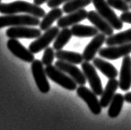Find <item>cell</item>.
I'll return each mask as SVG.
<instances>
[{
	"mask_svg": "<svg viewBox=\"0 0 131 130\" xmlns=\"http://www.w3.org/2000/svg\"><path fill=\"white\" fill-rule=\"evenodd\" d=\"M25 14L37 18H43L46 14L44 9L34 4L25 1H14L10 4H0V14L4 15Z\"/></svg>",
	"mask_w": 131,
	"mask_h": 130,
	"instance_id": "cell-1",
	"label": "cell"
},
{
	"mask_svg": "<svg viewBox=\"0 0 131 130\" xmlns=\"http://www.w3.org/2000/svg\"><path fill=\"white\" fill-rule=\"evenodd\" d=\"M40 20L39 18L34 16L24 14L16 15L8 14L0 16V28L4 27H18V26H28L37 27L39 25Z\"/></svg>",
	"mask_w": 131,
	"mask_h": 130,
	"instance_id": "cell-2",
	"label": "cell"
},
{
	"mask_svg": "<svg viewBox=\"0 0 131 130\" xmlns=\"http://www.w3.org/2000/svg\"><path fill=\"white\" fill-rule=\"evenodd\" d=\"M92 3L96 8L98 14L102 16L114 29H122L124 27L123 22L108 4L106 0H92Z\"/></svg>",
	"mask_w": 131,
	"mask_h": 130,
	"instance_id": "cell-3",
	"label": "cell"
},
{
	"mask_svg": "<svg viewBox=\"0 0 131 130\" xmlns=\"http://www.w3.org/2000/svg\"><path fill=\"white\" fill-rule=\"evenodd\" d=\"M45 72L47 74V77L49 78L51 80L59 86L63 87L67 90L73 91L77 89V84L73 79L66 75L65 73H63L58 68H56L53 65H49L46 66Z\"/></svg>",
	"mask_w": 131,
	"mask_h": 130,
	"instance_id": "cell-4",
	"label": "cell"
},
{
	"mask_svg": "<svg viewBox=\"0 0 131 130\" xmlns=\"http://www.w3.org/2000/svg\"><path fill=\"white\" fill-rule=\"evenodd\" d=\"M59 33V28L58 26L56 27H51L49 29L46 30L44 33L36 39V40L33 41L28 46V50L32 53H38L42 51L43 49H45L46 48L49 47V45L56 39L57 35Z\"/></svg>",
	"mask_w": 131,
	"mask_h": 130,
	"instance_id": "cell-5",
	"label": "cell"
},
{
	"mask_svg": "<svg viewBox=\"0 0 131 130\" xmlns=\"http://www.w3.org/2000/svg\"><path fill=\"white\" fill-rule=\"evenodd\" d=\"M31 70L33 74L35 84H36L39 90L42 93H47L50 90L49 81L47 79V74L43 64L40 60H34L32 62Z\"/></svg>",
	"mask_w": 131,
	"mask_h": 130,
	"instance_id": "cell-6",
	"label": "cell"
},
{
	"mask_svg": "<svg viewBox=\"0 0 131 130\" xmlns=\"http://www.w3.org/2000/svg\"><path fill=\"white\" fill-rule=\"evenodd\" d=\"M81 67L86 79L88 80L89 85H90L92 91L98 96L102 95L104 91L103 86H102L101 79L97 74L95 67L89 62L86 61L81 63Z\"/></svg>",
	"mask_w": 131,
	"mask_h": 130,
	"instance_id": "cell-7",
	"label": "cell"
},
{
	"mask_svg": "<svg viewBox=\"0 0 131 130\" xmlns=\"http://www.w3.org/2000/svg\"><path fill=\"white\" fill-rule=\"evenodd\" d=\"M78 96L82 99L87 103L89 109L94 115L100 114L102 111V107L100 102L97 99V95L94 92L89 90L88 88L84 86H79L76 89Z\"/></svg>",
	"mask_w": 131,
	"mask_h": 130,
	"instance_id": "cell-8",
	"label": "cell"
},
{
	"mask_svg": "<svg viewBox=\"0 0 131 130\" xmlns=\"http://www.w3.org/2000/svg\"><path fill=\"white\" fill-rule=\"evenodd\" d=\"M131 53V43L115 46H108L100 49L99 54L101 58L108 60H116Z\"/></svg>",
	"mask_w": 131,
	"mask_h": 130,
	"instance_id": "cell-9",
	"label": "cell"
},
{
	"mask_svg": "<svg viewBox=\"0 0 131 130\" xmlns=\"http://www.w3.org/2000/svg\"><path fill=\"white\" fill-rule=\"evenodd\" d=\"M6 35L9 39H38L41 35V30L28 26L11 27L6 31Z\"/></svg>",
	"mask_w": 131,
	"mask_h": 130,
	"instance_id": "cell-10",
	"label": "cell"
},
{
	"mask_svg": "<svg viewBox=\"0 0 131 130\" xmlns=\"http://www.w3.org/2000/svg\"><path fill=\"white\" fill-rule=\"evenodd\" d=\"M54 66L63 73L69 74V77H71L79 86L85 85L87 79H86L83 71H81L78 67H76L75 64H72V63L61 61V60H58V61H56Z\"/></svg>",
	"mask_w": 131,
	"mask_h": 130,
	"instance_id": "cell-11",
	"label": "cell"
},
{
	"mask_svg": "<svg viewBox=\"0 0 131 130\" xmlns=\"http://www.w3.org/2000/svg\"><path fill=\"white\" fill-rule=\"evenodd\" d=\"M7 47L13 54L23 61L32 63L34 60V53H32L29 50L24 48L18 39H9L7 42Z\"/></svg>",
	"mask_w": 131,
	"mask_h": 130,
	"instance_id": "cell-12",
	"label": "cell"
},
{
	"mask_svg": "<svg viewBox=\"0 0 131 130\" xmlns=\"http://www.w3.org/2000/svg\"><path fill=\"white\" fill-rule=\"evenodd\" d=\"M106 41V37L104 33H98L96 36L93 38L83 52V58L86 62H90L94 60L96 53L100 51L102 45Z\"/></svg>",
	"mask_w": 131,
	"mask_h": 130,
	"instance_id": "cell-13",
	"label": "cell"
},
{
	"mask_svg": "<svg viewBox=\"0 0 131 130\" xmlns=\"http://www.w3.org/2000/svg\"><path fill=\"white\" fill-rule=\"evenodd\" d=\"M87 19L105 36H111L114 33V28L111 27V25L96 11L91 10L88 12Z\"/></svg>",
	"mask_w": 131,
	"mask_h": 130,
	"instance_id": "cell-14",
	"label": "cell"
},
{
	"mask_svg": "<svg viewBox=\"0 0 131 130\" xmlns=\"http://www.w3.org/2000/svg\"><path fill=\"white\" fill-rule=\"evenodd\" d=\"M119 87L121 90L128 91L131 87V57H124L120 68Z\"/></svg>",
	"mask_w": 131,
	"mask_h": 130,
	"instance_id": "cell-15",
	"label": "cell"
},
{
	"mask_svg": "<svg viewBox=\"0 0 131 130\" xmlns=\"http://www.w3.org/2000/svg\"><path fill=\"white\" fill-rule=\"evenodd\" d=\"M87 15L88 12L84 8L71 13V14L64 16V17H61L59 20H57V26L61 28L73 26L87 18Z\"/></svg>",
	"mask_w": 131,
	"mask_h": 130,
	"instance_id": "cell-16",
	"label": "cell"
},
{
	"mask_svg": "<svg viewBox=\"0 0 131 130\" xmlns=\"http://www.w3.org/2000/svg\"><path fill=\"white\" fill-rule=\"evenodd\" d=\"M118 88H119V81L117 79L112 78L108 81L100 100L102 108H106L110 105L112 99L115 95V92Z\"/></svg>",
	"mask_w": 131,
	"mask_h": 130,
	"instance_id": "cell-17",
	"label": "cell"
},
{
	"mask_svg": "<svg viewBox=\"0 0 131 130\" xmlns=\"http://www.w3.org/2000/svg\"><path fill=\"white\" fill-rule=\"evenodd\" d=\"M93 65L95 68H97L108 78H115L118 76V71L116 68L110 63L103 60L102 58H94L93 60Z\"/></svg>",
	"mask_w": 131,
	"mask_h": 130,
	"instance_id": "cell-18",
	"label": "cell"
},
{
	"mask_svg": "<svg viewBox=\"0 0 131 130\" xmlns=\"http://www.w3.org/2000/svg\"><path fill=\"white\" fill-rule=\"evenodd\" d=\"M63 9L59 8H53L47 13L40 21L39 28L41 31H46L52 27L53 23L56 20H59L60 18L63 17Z\"/></svg>",
	"mask_w": 131,
	"mask_h": 130,
	"instance_id": "cell-19",
	"label": "cell"
},
{
	"mask_svg": "<svg viewBox=\"0 0 131 130\" xmlns=\"http://www.w3.org/2000/svg\"><path fill=\"white\" fill-rule=\"evenodd\" d=\"M55 58L58 60L72 63V64H80L84 61L83 55L76 52H70L67 50H58L55 53Z\"/></svg>",
	"mask_w": 131,
	"mask_h": 130,
	"instance_id": "cell-20",
	"label": "cell"
},
{
	"mask_svg": "<svg viewBox=\"0 0 131 130\" xmlns=\"http://www.w3.org/2000/svg\"><path fill=\"white\" fill-rule=\"evenodd\" d=\"M129 43H131V28L120 32L119 33L108 36V38L106 39V41H105V43H106L107 46L121 45V44Z\"/></svg>",
	"mask_w": 131,
	"mask_h": 130,
	"instance_id": "cell-21",
	"label": "cell"
},
{
	"mask_svg": "<svg viewBox=\"0 0 131 130\" xmlns=\"http://www.w3.org/2000/svg\"><path fill=\"white\" fill-rule=\"evenodd\" d=\"M71 33L73 36L78 38H91L96 36L99 33V30L95 27L75 24L71 28Z\"/></svg>",
	"mask_w": 131,
	"mask_h": 130,
	"instance_id": "cell-22",
	"label": "cell"
},
{
	"mask_svg": "<svg viewBox=\"0 0 131 130\" xmlns=\"http://www.w3.org/2000/svg\"><path fill=\"white\" fill-rule=\"evenodd\" d=\"M124 102V97L121 93H115L110 103L108 115L110 118L115 119L119 115Z\"/></svg>",
	"mask_w": 131,
	"mask_h": 130,
	"instance_id": "cell-23",
	"label": "cell"
},
{
	"mask_svg": "<svg viewBox=\"0 0 131 130\" xmlns=\"http://www.w3.org/2000/svg\"><path fill=\"white\" fill-rule=\"evenodd\" d=\"M73 34L71 33V29H69V28H63L61 31H59L56 39H54L53 45V49L57 50V51L58 50H62L63 48L69 42Z\"/></svg>",
	"mask_w": 131,
	"mask_h": 130,
	"instance_id": "cell-24",
	"label": "cell"
},
{
	"mask_svg": "<svg viewBox=\"0 0 131 130\" xmlns=\"http://www.w3.org/2000/svg\"><path fill=\"white\" fill-rule=\"evenodd\" d=\"M92 3V0H70L64 4L63 12L64 14H71L80 9L84 8Z\"/></svg>",
	"mask_w": 131,
	"mask_h": 130,
	"instance_id": "cell-25",
	"label": "cell"
},
{
	"mask_svg": "<svg viewBox=\"0 0 131 130\" xmlns=\"http://www.w3.org/2000/svg\"><path fill=\"white\" fill-rule=\"evenodd\" d=\"M108 4L111 8L118 9L121 12H127L129 10V5L124 0H106Z\"/></svg>",
	"mask_w": 131,
	"mask_h": 130,
	"instance_id": "cell-26",
	"label": "cell"
},
{
	"mask_svg": "<svg viewBox=\"0 0 131 130\" xmlns=\"http://www.w3.org/2000/svg\"><path fill=\"white\" fill-rule=\"evenodd\" d=\"M55 58V53H54L53 48L48 47L44 49V53L42 57V63L44 66L51 65Z\"/></svg>",
	"mask_w": 131,
	"mask_h": 130,
	"instance_id": "cell-27",
	"label": "cell"
},
{
	"mask_svg": "<svg viewBox=\"0 0 131 130\" xmlns=\"http://www.w3.org/2000/svg\"><path fill=\"white\" fill-rule=\"evenodd\" d=\"M70 1V0H49L47 2V6L50 8H58L59 5L62 4H65V3Z\"/></svg>",
	"mask_w": 131,
	"mask_h": 130,
	"instance_id": "cell-28",
	"label": "cell"
},
{
	"mask_svg": "<svg viewBox=\"0 0 131 130\" xmlns=\"http://www.w3.org/2000/svg\"><path fill=\"white\" fill-rule=\"evenodd\" d=\"M119 18L123 23L131 24V12H123V14H121Z\"/></svg>",
	"mask_w": 131,
	"mask_h": 130,
	"instance_id": "cell-29",
	"label": "cell"
},
{
	"mask_svg": "<svg viewBox=\"0 0 131 130\" xmlns=\"http://www.w3.org/2000/svg\"><path fill=\"white\" fill-rule=\"evenodd\" d=\"M124 97V101H126L127 103H131V92L127 93Z\"/></svg>",
	"mask_w": 131,
	"mask_h": 130,
	"instance_id": "cell-30",
	"label": "cell"
},
{
	"mask_svg": "<svg viewBox=\"0 0 131 130\" xmlns=\"http://www.w3.org/2000/svg\"><path fill=\"white\" fill-rule=\"evenodd\" d=\"M48 1H49V0H34V4L38 6H40L43 4L44 3H47Z\"/></svg>",
	"mask_w": 131,
	"mask_h": 130,
	"instance_id": "cell-31",
	"label": "cell"
},
{
	"mask_svg": "<svg viewBox=\"0 0 131 130\" xmlns=\"http://www.w3.org/2000/svg\"><path fill=\"white\" fill-rule=\"evenodd\" d=\"M124 1H125V2H127L128 4H129H129H130V3H131V0H124Z\"/></svg>",
	"mask_w": 131,
	"mask_h": 130,
	"instance_id": "cell-32",
	"label": "cell"
},
{
	"mask_svg": "<svg viewBox=\"0 0 131 130\" xmlns=\"http://www.w3.org/2000/svg\"><path fill=\"white\" fill-rule=\"evenodd\" d=\"M129 8H131V3H130V5H129Z\"/></svg>",
	"mask_w": 131,
	"mask_h": 130,
	"instance_id": "cell-33",
	"label": "cell"
},
{
	"mask_svg": "<svg viewBox=\"0 0 131 130\" xmlns=\"http://www.w3.org/2000/svg\"><path fill=\"white\" fill-rule=\"evenodd\" d=\"M0 4H1V0H0Z\"/></svg>",
	"mask_w": 131,
	"mask_h": 130,
	"instance_id": "cell-34",
	"label": "cell"
}]
</instances>
